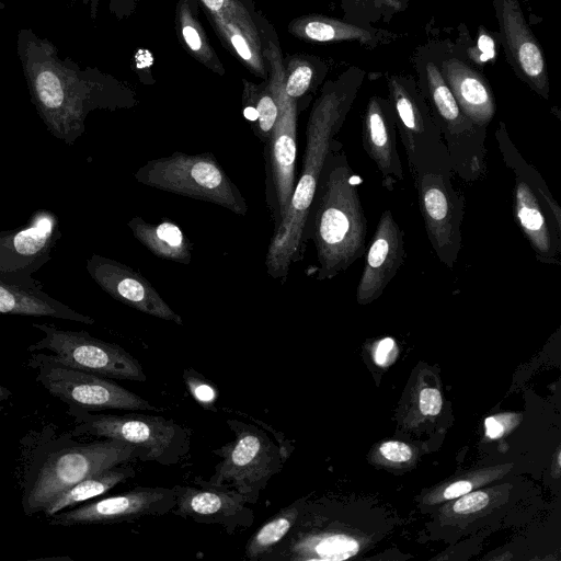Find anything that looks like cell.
<instances>
[{
  "mask_svg": "<svg viewBox=\"0 0 561 561\" xmlns=\"http://www.w3.org/2000/svg\"><path fill=\"white\" fill-rule=\"evenodd\" d=\"M16 53L33 106L51 136L72 146L95 110L124 108L136 103L125 82L98 68L61 58L48 38L21 28Z\"/></svg>",
  "mask_w": 561,
  "mask_h": 561,
  "instance_id": "1",
  "label": "cell"
},
{
  "mask_svg": "<svg viewBox=\"0 0 561 561\" xmlns=\"http://www.w3.org/2000/svg\"><path fill=\"white\" fill-rule=\"evenodd\" d=\"M364 76L365 71L359 68L347 69L324 83L312 105L306 128L301 173L265 256L266 272L274 279H285L290 265L301 257L306 226L323 169L333 150L342 146L336 135L351 111Z\"/></svg>",
  "mask_w": 561,
  "mask_h": 561,
  "instance_id": "2",
  "label": "cell"
},
{
  "mask_svg": "<svg viewBox=\"0 0 561 561\" xmlns=\"http://www.w3.org/2000/svg\"><path fill=\"white\" fill-rule=\"evenodd\" d=\"M355 180L340 146L325 163L305 232L316 247L319 280L335 277L365 253L367 219Z\"/></svg>",
  "mask_w": 561,
  "mask_h": 561,
  "instance_id": "3",
  "label": "cell"
},
{
  "mask_svg": "<svg viewBox=\"0 0 561 561\" xmlns=\"http://www.w3.org/2000/svg\"><path fill=\"white\" fill-rule=\"evenodd\" d=\"M147 460L146 454L117 439L80 443L60 436L42 443L31 457L23 480L22 506L25 515L43 512L61 492L104 469Z\"/></svg>",
  "mask_w": 561,
  "mask_h": 561,
  "instance_id": "4",
  "label": "cell"
},
{
  "mask_svg": "<svg viewBox=\"0 0 561 561\" xmlns=\"http://www.w3.org/2000/svg\"><path fill=\"white\" fill-rule=\"evenodd\" d=\"M413 64L420 91L440 130L455 174L466 182L479 180L485 171L486 129L459 107L442 76L434 43L419 47Z\"/></svg>",
  "mask_w": 561,
  "mask_h": 561,
  "instance_id": "5",
  "label": "cell"
},
{
  "mask_svg": "<svg viewBox=\"0 0 561 561\" xmlns=\"http://www.w3.org/2000/svg\"><path fill=\"white\" fill-rule=\"evenodd\" d=\"M409 171L427 239L438 261L453 270L462 244L466 201L454 185L455 171L445 144L417 158Z\"/></svg>",
  "mask_w": 561,
  "mask_h": 561,
  "instance_id": "6",
  "label": "cell"
},
{
  "mask_svg": "<svg viewBox=\"0 0 561 561\" xmlns=\"http://www.w3.org/2000/svg\"><path fill=\"white\" fill-rule=\"evenodd\" d=\"M135 179L157 190L216 204L239 216L248 213L241 191L210 152H174L150 160L135 172Z\"/></svg>",
  "mask_w": 561,
  "mask_h": 561,
  "instance_id": "7",
  "label": "cell"
},
{
  "mask_svg": "<svg viewBox=\"0 0 561 561\" xmlns=\"http://www.w3.org/2000/svg\"><path fill=\"white\" fill-rule=\"evenodd\" d=\"M68 414L73 419L72 437L117 439L141 449L147 460L174 465L190 449L188 431L162 416L107 414L73 407H68Z\"/></svg>",
  "mask_w": 561,
  "mask_h": 561,
  "instance_id": "8",
  "label": "cell"
},
{
  "mask_svg": "<svg viewBox=\"0 0 561 561\" xmlns=\"http://www.w3.org/2000/svg\"><path fill=\"white\" fill-rule=\"evenodd\" d=\"M28 366L36 370V381L68 407L91 412L158 410L149 401L111 379L65 366L47 353L33 352Z\"/></svg>",
  "mask_w": 561,
  "mask_h": 561,
  "instance_id": "9",
  "label": "cell"
},
{
  "mask_svg": "<svg viewBox=\"0 0 561 561\" xmlns=\"http://www.w3.org/2000/svg\"><path fill=\"white\" fill-rule=\"evenodd\" d=\"M43 337L27 351H48L56 362L108 379L146 381L139 362L117 344L96 339L84 330H64L50 323H32Z\"/></svg>",
  "mask_w": 561,
  "mask_h": 561,
  "instance_id": "10",
  "label": "cell"
},
{
  "mask_svg": "<svg viewBox=\"0 0 561 561\" xmlns=\"http://www.w3.org/2000/svg\"><path fill=\"white\" fill-rule=\"evenodd\" d=\"M236 439L222 447L224 460L207 484L233 488L248 502L255 503L270 478L282 467L277 447L261 430L239 422H228Z\"/></svg>",
  "mask_w": 561,
  "mask_h": 561,
  "instance_id": "11",
  "label": "cell"
},
{
  "mask_svg": "<svg viewBox=\"0 0 561 561\" xmlns=\"http://www.w3.org/2000/svg\"><path fill=\"white\" fill-rule=\"evenodd\" d=\"M61 236L58 217L45 208L33 211L24 225L0 231V280L42 286L33 275L51 259Z\"/></svg>",
  "mask_w": 561,
  "mask_h": 561,
  "instance_id": "12",
  "label": "cell"
},
{
  "mask_svg": "<svg viewBox=\"0 0 561 561\" xmlns=\"http://www.w3.org/2000/svg\"><path fill=\"white\" fill-rule=\"evenodd\" d=\"M197 2L225 49L252 75L267 79L259 30L261 11L255 8L253 0Z\"/></svg>",
  "mask_w": 561,
  "mask_h": 561,
  "instance_id": "13",
  "label": "cell"
},
{
  "mask_svg": "<svg viewBox=\"0 0 561 561\" xmlns=\"http://www.w3.org/2000/svg\"><path fill=\"white\" fill-rule=\"evenodd\" d=\"M174 489L136 488L50 516L51 526L72 527L136 520L159 516L173 510Z\"/></svg>",
  "mask_w": 561,
  "mask_h": 561,
  "instance_id": "14",
  "label": "cell"
},
{
  "mask_svg": "<svg viewBox=\"0 0 561 561\" xmlns=\"http://www.w3.org/2000/svg\"><path fill=\"white\" fill-rule=\"evenodd\" d=\"M387 83L388 100L409 168L421 156L440 147L443 137L415 78L390 75Z\"/></svg>",
  "mask_w": 561,
  "mask_h": 561,
  "instance_id": "15",
  "label": "cell"
},
{
  "mask_svg": "<svg viewBox=\"0 0 561 561\" xmlns=\"http://www.w3.org/2000/svg\"><path fill=\"white\" fill-rule=\"evenodd\" d=\"M85 268L95 284L115 300L146 314L182 324V318L140 273L114 259L92 254Z\"/></svg>",
  "mask_w": 561,
  "mask_h": 561,
  "instance_id": "16",
  "label": "cell"
},
{
  "mask_svg": "<svg viewBox=\"0 0 561 561\" xmlns=\"http://www.w3.org/2000/svg\"><path fill=\"white\" fill-rule=\"evenodd\" d=\"M505 54L513 69L541 98H549L542 49L530 31L518 0H493Z\"/></svg>",
  "mask_w": 561,
  "mask_h": 561,
  "instance_id": "17",
  "label": "cell"
},
{
  "mask_svg": "<svg viewBox=\"0 0 561 561\" xmlns=\"http://www.w3.org/2000/svg\"><path fill=\"white\" fill-rule=\"evenodd\" d=\"M405 260L404 232L391 210L380 215L365 256L363 273L356 287L358 304L377 299L397 275Z\"/></svg>",
  "mask_w": 561,
  "mask_h": 561,
  "instance_id": "18",
  "label": "cell"
},
{
  "mask_svg": "<svg viewBox=\"0 0 561 561\" xmlns=\"http://www.w3.org/2000/svg\"><path fill=\"white\" fill-rule=\"evenodd\" d=\"M442 76L459 107L479 127L485 128L495 114V100L485 77L456 51V45L434 43Z\"/></svg>",
  "mask_w": 561,
  "mask_h": 561,
  "instance_id": "19",
  "label": "cell"
},
{
  "mask_svg": "<svg viewBox=\"0 0 561 561\" xmlns=\"http://www.w3.org/2000/svg\"><path fill=\"white\" fill-rule=\"evenodd\" d=\"M397 134L394 114L388 98L373 95L363 115L362 142L366 154L376 165L381 186L389 192L404 178Z\"/></svg>",
  "mask_w": 561,
  "mask_h": 561,
  "instance_id": "20",
  "label": "cell"
},
{
  "mask_svg": "<svg viewBox=\"0 0 561 561\" xmlns=\"http://www.w3.org/2000/svg\"><path fill=\"white\" fill-rule=\"evenodd\" d=\"M514 174L513 210L516 222L531 245L537 261L561 265V226L531 185L519 174Z\"/></svg>",
  "mask_w": 561,
  "mask_h": 561,
  "instance_id": "21",
  "label": "cell"
},
{
  "mask_svg": "<svg viewBox=\"0 0 561 561\" xmlns=\"http://www.w3.org/2000/svg\"><path fill=\"white\" fill-rule=\"evenodd\" d=\"M209 485V484H207ZM209 489L174 486L175 505L173 511L182 517L202 523H220L227 525L234 518L238 523L245 512L247 499L238 491L226 486L209 485ZM232 524H236L232 522Z\"/></svg>",
  "mask_w": 561,
  "mask_h": 561,
  "instance_id": "22",
  "label": "cell"
},
{
  "mask_svg": "<svg viewBox=\"0 0 561 561\" xmlns=\"http://www.w3.org/2000/svg\"><path fill=\"white\" fill-rule=\"evenodd\" d=\"M287 31L294 37L308 43L355 41L370 48L396 37V34L387 31L364 27L321 14L297 16L290 20Z\"/></svg>",
  "mask_w": 561,
  "mask_h": 561,
  "instance_id": "23",
  "label": "cell"
},
{
  "mask_svg": "<svg viewBox=\"0 0 561 561\" xmlns=\"http://www.w3.org/2000/svg\"><path fill=\"white\" fill-rule=\"evenodd\" d=\"M0 314L50 317L93 324L95 320L49 296L42 286L27 287L0 280Z\"/></svg>",
  "mask_w": 561,
  "mask_h": 561,
  "instance_id": "24",
  "label": "cell"
},
{
  "mask_svg": "<svg viewBox=\"0 0 561 561\" xmlns=\"http://www.w3.org/2000/svg\"><path fill=\"white\" fill-rule=\"evenodd\" d=\"M197 0H178L174 12L176 37L183 49L211 72L224 76L226 69L199 19Z\"/></svg>",
  "mask_w": 561,
  "mask_h": 561,
  "instance_id": "25",
  "label": "cell"
},
{
  "mask_svg": "<svg viewBox=\"0 0 561 561\" xmlns=\"http://www.w3.org/2000/svg\"><path fill=\"white\" fill-rule=\"evenodd\" d=\"M127 226L134 237L156 256L190 264L192 259L190 240L174 222L150 224L141 217H134Z\"/></svg>",
  "mask_w": 561,
  "mask_h": 561,
  "instance_id": "26",
  "label": "cell"
},
{
  "mask_svg": "<svg viewBox=\"0 0 561 561\" xmlns=\"http://www.w3.org/2000/svg\"><path fill=\"white\" fill-rule=\"evenodd\" d=\"M135 474V469L127 466V463L95 472L58 494L43 512L46 517H50L60 511L71 508L79 503L106 493L116 484Z\"/></svg>",
  "mask_w": 561,
  "mask_h": 561,
  "instance_id": "27",
  "label": "cell"
},
{
  "mask_svg": "<svg viewBox=\"0 0 561 561\" xmlns=\"http://www.w3.org/2000/svg\"><path fill=\"white\" fill-rule=\"evenodd\" d=\"M495 139L505 164L513 171L526 180L536 192L537 196L543 202L558 225L561 226V207L550 193L546 182L539 172L518 152L513 144L504 123H500Z\"/></svg>",
  "mask_w": 561,
  "mask_h": 561,
  "instance_id": "28",
  "label": "cell"
},
{
  "mask_svg": "<svg viewBox=\"0 0 561 561\" xmlns=\"http://www.w3.org/2000/svg\"><path fill=\"white\" fill-rule=\"evenodd\" d=\"M327 73V62L317 56L305 53L284 56L285 92L294 100L318 88Z\"/></svg>",
  "mask_w": 561,
  "mask_h": 561,
  "instance_id": "29",
  "label": "cell"
},
{
  "mask_svg": "<svg viewBox=\"0 0 561 561\" xmlns=\"http://www.w3.org/2000/svg\"><path fill=\"white\" fill-rule=\"evenodd\" d=\"M242 102L245 116L256 122L259 137L270 142L274 125L278 116V106L268 79L255 84L242 79Z\"/></svg>",
  "mask_w": 561,
  "mask_h": 561,
  "instance_id": "30",
  "label": "cell"
},
{
  "mask_svg": "<svg viewBox=\"0 0 561 561\" xmlns=\"http://www.w3.org/2000/svg\"><path fill=\"white\" fill-rule=\"evenodd\" d=\"M299 515L296 504L280 510L266 522L252 537L245 547V554L250 559H257L278 545L288 534Z\"/></svg>",
  "mask_w": 561,
  "mask_h": 561,
  "instance_id": "31",
  "label": "cell"
},
{
  "mask_svg": "<svg viewBox=\"0 0 561 561\" xmlns=\"http://www.w3.org/2000/svg\"><path fill=\"white\" fill-rule=\"evenodd\" d=\"M313 550L316 556H313L312 559L339 561L356 554L358 543L353 538L343 535H333L319 540Z\"/></svg>",
  "mask_w": 561,
  "mask_h": 561,
  "instance_id": "32",
  "label": "cell"
},
{
  "mask_svg": "<svg viewBox=\"0 0 561 561\" xmlns=\"http://www.w3.org/2000/svg\"><path fill=\"white\" fill-rule=\"evenodd\" d=\"M185 381L191 393L199 404L208 408L216 401V391L214 387L202 378L193 376H185Z\"/></svg>",
  "mask_w": 561,
  "mask_h": 561,
  "instance_id": "33",
  "label": "cell"
},
{
  "mask_svg": "<svg viewBox=\"0 0 561 561\" xmlns=\"http://www.w3.org/2000/svg\"><path fill=\"white\" fill-rule=\"evenodd\" d=\"M489 502V496L482 491L463 494V496L454 504V511L459 514H469L483 508Z\"/></svg>",
  "mask_w": 561,
  "mask_h": 561,
  "instance_id": "34",
  "label": "cell"
},
{
  "mask_svg": "<svg viewBox=\"0 0 561 561\" xmlns=\"http://www.w3.org/2000/svg\"><path fill=\"white\" fill-rule=\"evenodd\" d=\"M381 455L390 461L403 462L411 458V448L399 442H387L380 446Z\"/></svg>",
  "mask_w": 561,
  "mask_h": 561,
  "instance_id": "35",
  "label": "cell"
},
{
  "mask_svg": "<svg viewBox=\"0 0 561 561\" xmlns=\"http://www.w3.org/2000/svg\"><path fill=\"white\" fill-rule=\"evenodd\" d=\"M442 408V397L437 389L426 388L420 394V410L425 415H436Z\"/></svg>",
  "mask_w": 561,
  "mask_h": 561,
  "instance_id": "36",
  "label": "cell"
},
{
  "mask_svg": "<svg viewBox=\"0 0 561 561\" xmlns=\"http://www.w3.org/2000/svg\"><path fill=\"white\" fill-rule=\"evenodd\" d=\"M139 0H108V11L117 20L129 19L136 11Z\"/></svg>",
  "mask_w": 561,
  "mask_h": 561,
  "instance_id": "37",
  "label": "cell"
},
{
  "mask_svg": "<svg viewBox=\"0 0 561 561\" xmlns=\"http://www.w3.org/2000/svg\"><path fill=\"white\" fill-rule=\"evenodd\" d=\"M396 347L394 341L390 337L381 340L375 351V362L380 365L385 366L389 364V356L393 352V348Z\"/></svg>",
  "mask_w": 561,
  "mask_h": 561,
  "instance_id": "38",
  "label": "cell"
},
{
  "mask_svg": "<svg viewBox=\"0 0 561 561\" xmlns=\"http://www.w3.org/2000/svg\"><path fill=\"white\" fill-rule=\"evenodd\" d=\"M472 489V485L470 482L468 481H458V482H455L453 484H450L444 492V496L446 499H454V497H458V496H461L466 493H468L469 491H471Z\"/></svg>",
  "mask_w": 561,
  "mask_h": 561,
  "instance_id": "39",
  "label": "cell"
},
{
  "mask_svg": "<svg viewBox=\"0 0 561 561\" xmlns=\"http://www.w3.org/2000/svg\"><path fill=\"white\" fill-rule=\"evenodd\" d=\"M371 2L374 10L386 18L397 12L393 0H371Z\"/></svg>",
  "mask_w": 561,
  "mask_h": 561,
  "instance_id": "40",
  "label": "cell"
},
{
  "mask_svg": "<svg viewBox=\"0 0 561 561\" xmlns=\"http://www.w3.org/2000/svg\"><path fill=\"white\" fill-rule=\"evenodd\" d=\"M485 432L489 437L497 438L502 436L504 428L495 417H488L485 419Z\"/></svg>",
  "mask_w": 561,
  "mask_h": 561,
  "instance_id": "41",
  "label": "cell"
},
{
  "mask_svg": "<svg viewBox=\"0 0 561 561\" xmlns=\"http://www.w3.org/2000/svg\"><path fill=\"white\" fill-rule=\"evenodd\" d=\"M76 2H81L89 9V14L92 20H95L98 18L99 12V0H72Z\"/></svg>",
  "mask_w": 561,
  "mask_h": 561,
  "instance_id": "42",
  "label": "cell"
},
{
  "mask_svg": "<svg viewBox=\"0 0 561 561\" xmlns=\"http://www.w3.org/2000/svg\"><path fill=\"white\" fill-rule=\"evenodd\" d=\"M11 396H12V392L8 388H5L2 385H0V413L3 410V404L2 403L5 400H8Z\"/></svg>",
  "mask_w": 561,
  "mask_h": 561,
  "instance_id": "43",
  "label": "cell"
},
{
  "mask_svg": "<svg viewBox=\"0 0 561 561\" xmlns=\"http://www.w3.org/2000/svg\"><path fill=\"white\" fill-rule=\"evenodd\" d=\"M397 11L404 10L409 0H393Z\"/></svg>",
  "mask_w": 561,
  "mask_h": 561,
  "instance_id": "44",
  "label": "cell"
}]
</instances>
